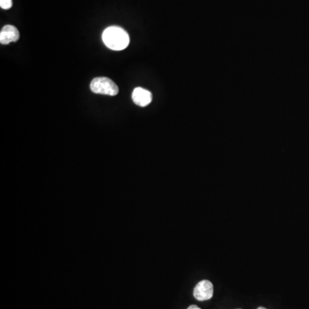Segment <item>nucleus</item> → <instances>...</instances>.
I'll use <instances>...</instances> for the list:
<instances>
[{
	"instance_id": "423d86ee",
	"label": "nucleus",
	"mask_w": 309,
	"mask_h": 309,
	"mask_svg": "<svg viewBox=\"0 0 309 309\" xmlns=\"http://www.w3.org/2000/svg\"><path fill=\"white\" fill-rule=\"evenodd\" d=\"M0 6L3 10H9L12 6V0H0Z\"/></svg>"
},
{
	"instance_id": "0eeeda50",
	"label": "nucleus",
	"mask_w": 309,
	"mask_h": 309,
	"mask_svg": "<svg viewBox=\"0 0 309 309\" xmlns=\"http://www.w3.org/2000/svg\"><path fill=\"white\" fill-rule=\"evenodd\" d=\"M188 309H201L200 308H198V307L196 306V305H192V306L189 307Z\"/></svg>"
},
{
	"instance_id": "20e7f679",
	"label": "nucleus",
	"mask_w": 309,
	"mask_h": 309,
	"mask_svg": "<svg viewBox=\"0 0 309 309\" xmlns=\"http://www.w3.org/2000/svg\"><path fill=\"white\" fill-rule=\"evenodd\" d=\"M19 31L12 25H5L0 32V43L7 45L10 42H16L19 39Z\"/></svg>"
},
{
	"instance_id": "f257e3e1",
	"label": "nucleus",
	"mask_w": 309,
	"mask_h": 309,
	"mask_svg": "<svg viewBox=\"0 0 309 309\" xmlns=\"http://www.w3.org/2000/svg\"><path fill=\"white\" fill-rule=\"evenodd\" d=\"M102 40L107 47L115 51H121L128 46V34L120 27L112 26L106 29L102 33Z\"/></svg>"
},
{
	"instance_id": "7ed1b4c3",
	"label": "nucleus",
	"mask_w": 309,
	"mask_h": 309,
	"mask_svg": "<svg viewBox=\"0 0 309 309\" xmlns=\"http://www.w3.org/2000/svg\"><path fill=\"white\" fill-rule=\"evenodd\" d=\"M213 284L208 280H202L194 288L193 296L197 301H207L213 296Z\"/></svg>"
},
{
	"instance_id": "f03ea898",
	"label": "nucleus",
	"mask_w": 309,
	"mask_h": 309,
	"mask_svg": "<svg viewBox=\"0 0 309 309\" xmlns=\"http://www.w3.org/2000/svg\"><path fill=\"white\" fill-rule=\"evenodd\" d=\"M91 91L100 95L115 96L118 93V86L108 77H96L90 83Z\"/></svg>"
},
{
	"instance_id": "6e6552de",
	"label": "nucleus",
	"mask_w": 309,
	"mask_h": 309,
	"mask_svg": "<svg viewBox=\"0 0 309 309\" xmlns=\"http://www.w3.org/2000/svg\"><path fill=\"white\" fill-rule=\"evenodd\" d=\"M258 309H267L266 308H263V307H260Z\"/></svg>"
},
{
	"instance_id": "39448f33",
	"label": "nucleus",
	"mask_w": 309,
	"mask_h": 309,
	"mask_svg": "<svg viewBox=\"0 0 309 309\" xmlns=\"http://www.w3.org/2000/svg\"><path fill=\"white\" fill-rule=\"evenodd\" d=\"M132 98L136 105L139 106V107H146L152 102V93L147 89L138 87L133 90Z\"/></svg>"
}]
</instances>
